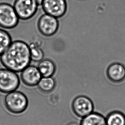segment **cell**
<instances>
[{"mask_svg":"<svg viewBox=\"0 0 125 125\" xmlns=\"http://www.w3.org/2000/svg\"><path fill=\"white\" fill-rule=\"evenodd\" d=\"M31 54L29 46L21 40L12 42L0 56V61L6 68L16 73L22 71L30 65Z\"/></svg>","mask_w":125,"mask_h":125,"instance_id":"obj_1","label":"cell"},{"mask_svg":"<svg viewBox=\"0 0 125 125\" xmlns=\"http://www.w3.org/2000/svg\"><path fill=\"white\" fill-rule=\"evenodd\" d=\"M5 108L13 114H20L27 109L28 100L24 93L19 91H12L7 94L4 100Z\"/></svg>","mask_w":125,"mask_h":125,"instance_id":"obj_2","label":"cell"},{"mask_svg":"<svg viewBox=\"0 0 125 125\" xmlns=\"http://www.w3.org/2000/svg\"><path fill=\"white\" fill-rule=\"evenodd\" d=\"M42 0H15L13 7L19 19L29 20L35 15Z\"/></svg>","mask_w":125,"mask_h":125,"instance_id":"obj_3","label":"cell"},{"mask_svg":"<svg viewBox=\"0 0 125 125\" xmlns=\"http://www.w3.org/2000/svg\"><path fill=\"white\" fill-rule=\"evenodd\" d=\"M19 20L13 6L7 3H0V27L13 29L18 25Z\"/></svg>","mask_w":125,"mask_h":125,"instance_id":"obj_4","label":"cell"},{"mask_svg":"<svg viewBox=\"0 0 125 125\" xmlns=\"http://www.w3.org/2000/svg\"><path fill=\"white\" fill-rule=\"evenodd\" d=\"M20 85V79L15 72L7 68L0 69V92L8 94L15 91Z\"/></svg>","mask_w":125,"mask_h":125,"instance_id":"obj_5","label":"cell"},{"mask_svg":"<svg viewBox=\"0 0 125 125\" xmlns=\"http://www.w3.org/2000/svg\"><path fill=\"white\" fill-rule=\"evenodd\" d=\"M59 27L58 19L47 14L39 17L37 22V28L39 32L46 37L54 36L58 32Z\"/></svg>","mask_w":125,"mask_h":125,"instance_id":"obj_6","label":"cell"},{"mask_svg":"<svg viewBox=\"0 0 125 125\" xmlns=\"http://www.w3.org/2000/svg\"><path fill=\"white\" fill-rule=\"evenodd\" d=\"M72 108L75 115L83 118L93 112L94 106L92 100L88 96H79L73 100Z\"/></svg>","mask_w":125,"mask_h":125,"instance_id":"obj_7","label":"cell"},{"mask_svg":"<svg viewBox=\"0 0 125 125\" xmlns=\"http://www.w3.org/2000/svg\"><path fill=\"white\" fill-rule=\"evenodd\" d=\"M41 6L45 13L57 19L63 17L67 10L66 0H42Z\"/></svg>","mask_w":125,"mask_h":125,"instance_id":"obj_8","label":"cell"},{"mask_svg":"<svg viewBox=\"0 0 125 125\" xmlns=\"http://www.w3.org/2000/svg\"><path fill=\"white\" fill-rule=\"evenodd\" d=\"M42 76L37 67L28 65L21 73V79L24 84L28 87L37 85Z\"/></svg>","mask_w":125,"mask_h":125,"instance_id":"obj_9","label":"cell"},{"mask_svg":"<svg viewBox=\"0 0 125 125\" xmlns=\"http://www.w3.org/2000/svg\"><path fill=\"white\" fill-rule=\"evenodd\" d=\"M108 79L113 83H120L125 80V67L120 63H113L107 70Z\"/></svg>","mask_w":125,"mask_h":125,"instance_id":"obj_10","label":"cell"},{"mask_svg":"<svg viewBox=\"0 0 125 125\" xmlns=\"http://www.w3.org/2000/svg\"><path fill=\"white\" fill-rule=\"evenodd\" d=\"M37 68L42 77H52L56 71V64L49 59H43L39 62Z\"/></svg>","mask_w":125,"mask_h":125,"instance_id":"obj_11","label":"cell"},{"mask_svg":"<svg viewBox=\"0 0 125 125\" xmlns=\"http://www.w3.org/2000/svg\"><path fill=\"white\" fill-rule=\"evenodd\" d=\"M79 125H106V118L98 112H92L82 118Z\"/></svg>","mask_w":125,"mask_h":125,"instance_id":"obj_12","label":"cell"},{"mask_svg":"<svg viewBox=\"0 0 125 125\" xmlns=\"http://www.w3.org/2000/svg\"><path fill=\"white\" fill-rule=\"evenodd\" d=\"M37 86L42 93L49 94L53 91L56 87V80L52 76L42 77Z\"/></svg>","mask_w":125,"mask_h":125,"instance_id":"obj_13","label":"cell"},{"mask_svg":"<svg viewBox=\"0 0 125 125\" xmlns=\"http://www.w3.org/2000/svg\"><path fill=\"white\" fill-rule=\"evenodd\" d=\"M105 118L106 125H125V114L120 111L111 112Z\"/></svg>","mask_w":125,"mask_h":125,"instance_id":"obj_14","label":"cell"},{"mask_svg":"<svg viewBox=\"0 0 125 125\" xmlns=\"http://www.w3.org/2000/svg\"><path fill=\"white\" fill-rule=\"evenodd\" d=\"M12 38L7 31L0 29V56L12 43Z\"/></svg>","mask_w":125,"mask_h":125,"instance_id":"obj_15","label":"cell"},{"mask_svg":"<svg viewBox=\"0 0 125 125\" xmlns=\"http://www.w3.org/2000/svg\"><path fill=\"white\" fill-rule=\"evenodd\" d=\"M29 46L31 60L39 62L43 59L44 52L39 46L34 43H31Z\"/></svg>","mask_w":125,"mask_h":125,"instance_id":"obj_16","label":"cell"},{"mask_svg":"<svg viewBox=\"0 0 125 125\" xmlns=\"http://www.w3.org/2000/svg\"><path fill=\"white\" fill-rule=\"evenodd\" d=\"M66 125H79V124H78L77 122L72 121L69 122L68 124H67Z\"/></svg>","mask_w":125,"mask_h":125,"instance_id":"obj_17","label":"cell"}]
</instances>
